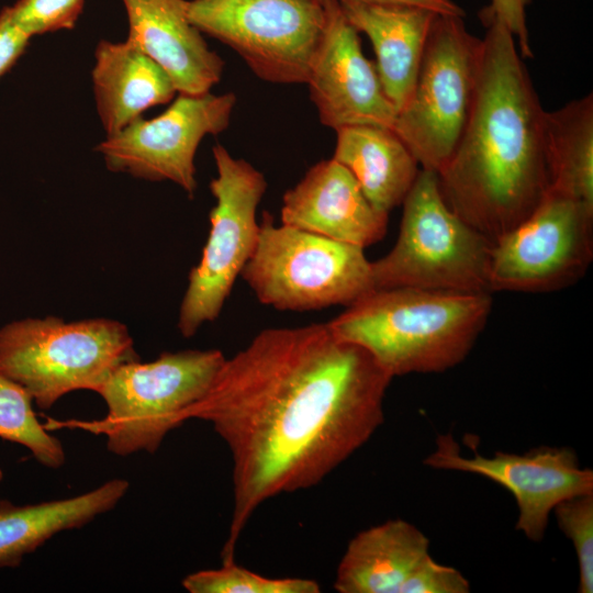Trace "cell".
<instances>
[{"instance_id": "obj_1", "label": "cell", "mask_w": 593, "mask_h": 593, "mask_svg": "<svg viewBox=\"0 0 593 593\" xmlns=\"http://www.w3.org/2000/svg\"><path fill=\"white\" fill-rule=\"evenodd\" d=\"M392 377L327 323L267 328L226 358L183 414L206 421L233 460V512L223 562L255 511L312 488L363 446L384 421Z\"/></svg>"}, {"instance_id": "obj_2", "label": "cell", "mask_w": 593, "mask_h": 593, "mask_svg": "<svg viewBox=\"0 0 593 593\" xmlns=\"http://www.w3.org/2000/svg\"><path fill=\"white\" fill-rule=\"evenodd\" d=\"M486 27L472 109L437 176L448 206L493 243L535 211L549 174L546 111L515 38L501 22Z\"/></svg>"}, {"instance_id": "obj_3", "label": "cell", "mask_w": 593, "mask_h": 593, "mask_svg": "<svg viewBox=\"0 0 593 593\" xmlns=\"http://www.w3.org/2000/svg\"><path fill=\"white\" fill-rule=\"evenodd\" d=\"M490 293L416 288L372 290L327 323L367 350L392 378L441 372L460 363L483 331Z\"/></svg>"}, {"instance_id": "obj_4", "label": "cell", "mask_w": 593, "mask_h": 593, "mask_svg": "<svg viewBox=\"0 0 593 593\" xmlns=\"http://www.w3.org/2000/svg\"><path fill=\"white\" fill-rule=\"evenodd\" d=\"M225 359L219 349H188L163 353L150 362L122 363L97 392L108 407L103 418L48 419L43 425L104 435L108 449L121 457L154 454L184 423V412L206 393Z\"/></svg>"}, {"instance_id": "obj_5", "label": "cell", "mask_w": 593, "mask_h": 593, "mask_svg": "<svg viewBox=\"0 0 593 593\" xmlns=\"http://www.w3.org/2000/svg\"><path fill=\"white\" fill-rule=\"evenodd\" d=\"M402 204L395 245L371 261L373 290L490 293L493 243L448 206L437 174L419 170Z\"/></svg>"}, {"instance_id": "obj_6", "label": "cell", "mask_w": 593, "mask_h": 593, "mask_svg": "<svg viewBox=\"0 0 593 593\" xmlns=\"http://www.w3.org/2000/svg\"><path fill=\"white\" fill-rule=\"evenodd\" d=\"M138 360L127 327L110 318H24L0 328V372L42 410L76 390L98 392L122 363Z\"/></svg>"}, {"instance_id": "obj_7", "label": "cell", "mask_w": 593, "mask_h": 593, "mask_svg": "<svg viewBox=\"0 0 593 593\" xmlns=\"http://www.w3.org/2000/svg\"><path fill=\"white\" fill-rule=\"evenodd\" d=\"M255 253L240 277L260 303L282 311L350 305L373 290L363 248L275 224L264 212Z\"/></svg>"}, {"instance_id": "obj_8", "label": "cell", "mask_w": 593, "mask_h": 593, "mask_svg": "<svg viewBox=\"0 0 593 593\" xmlns=\"http://www.w3.org/2000/svg\"><path fill=\"white\" fill-rule=\"evenodd\" d=\"M482 58V38L461 15L437 13L413 89L392 130L422 169L438 174L451 157L468 122Z\"/></svg>"}, {"instance_id": "obj_9", "label": "cell", "mask_w": 593, "mask_h": 593, "mask_svg": "<svg viewBox=\"0 0 593 593\" xmlns=\"http://www.w3.org/2000/svg\"><path fill=\"white\" fill-rule=\"evenodd\" d=\"M187 15L258 78L291 85L307 81L327 8L326 0H188Z\"/></svg>"}, {"instance_id": "obj_10", "label": "cell", "mask_w": 593, "mask_h": 593, "mask_svg": "<svg viewBox=\"0 0 593 593\" xmlns=\"http://www.w3.org/2000/svg\"><path fill=\"white\" fill-rule=\"evenodd\" d=\"M212 154L216 177L210 182L215 205L210 211V233L202 257L188 277L178 328L191 337L206 322L216 320L258 244L256 212L266 189L262 172L233 157L221 144Z\"/></svg>"}, {"instance_id": "obj_11", "label": "cell", "mask_w": 593, "mask_h": 593, "mask_svg": "<svg viewBox=\"0 0 593 593\" xmlns=\"http://www.w3.org/2000/svg\"><path fill=\"white\" fill-rule=\"evenodd\" d=\"M592 258L593 206L549 189L525 221L493 242L490 289H563L584 276Z\"/></svg>"}, {"instance_id": "obj_12", "label": "cell", "mask_w": 593, "mask_h": 593, "mask_svg": "<svg viewBox=\"0 0 593 593\" xmlns=\"http://www.w3.org/2000/svg\"><path fill=\"white\" fill-rule=\"evenodd\" d=\"M236 101L233 92L179 93L161 114L136 119L107 136L96 150L113 172L171 181L192 197L197 190V149L206 135L227 128Z\"/></svg>"}, {"instance_id": "obj_13", "label": "cell", "mask_w": 593, "mask_h": 593, "mask_svg": "<svg viewBox=\"0 0 593 593\" xmlns=\"http://www.w3.org/2000/svg\"><path fill=\"white\" fill-rule=\"evenodd\" d=\"M424 465L440 470L462 471L482 475L508 490L517 504L516 529L528 539L540 541L549 515L561 501L593 493V472L580 466L572 448L538 447L517 455L496 451L491 457L466 458L452 436L440 435L436 448Z\"/></svg>"}, {"instance_id": "obj_14", "label": "cell", "mask_w": 593, "mask_h": 593, "mask_svg": "<svg viewBox=\"0 0 593 593\" xmlns=\"http://www.w3.org/2000/svg\"><path fill=\"white\" fill-rule=\"evenodd\" d=\"M325 31L306 85L322 124L335 131L355 125L393 127L396 110L376 66L362 52L359 32L337 0H326Z\"/></svg>"}, {"instance_id": "obj_15", "label": "cell", "mask_w": 593, "mask_h": 593, "mask_svg": "<svg viewBox=\"0 0 593 593\" xmlns=\"http://www.w3.org/2000/svg\"><path fill=\"white\" fill-rule=\"evenodd\" d=\"M388 215L377 211L353 174L331 158L312 166L283 194L281 224L365 248L384 237Z\"/></svg>"}, {"instance_id": "obj_16", "label": "cell", "mask_w": 593, "mask_h": 593, "mask_svg": "<svg viewBox=\"0 0 593 593\" xmlns=\"http://www.w3.org/2000/svg\"><path fill=\"white\" fill-rule=\"evenodd\" d=\"M127 41L154 59L177 92L202 94L221 80L224 61L187 15L188 0H121Z\"/></svg>"}, {"instance_id": "obj_17", "label": "cell", "mask_w": 593, "mask_h": 593, "mask_svg": "<svg viewBox=\"0 0 593 593\" xmlns=\"http://www.w3.org/2000/svg\"><path fill=\"white\" fill-rule=\"evenodd\" d=\"M338 2L349 23L370 40L378 76L398 113L413 89L437 13L404 3Z\"/></svg>"}, {"instance_id": "obj_18", "label": "cell", "mask_w": 593, "mask_h": 593, "mask_svg": "<svg viewBox=\"0 0 593 593\" xmlns=\"http://www.w3.org/2000/svg\"><path fill=\"white\" fill-rule=\"evenodd\" d=\"M91 79L107 136L116 134L149 108L171 101L177 93L168 74L127 40L98 43Z\"/></svg>"}, {"instance_id": "obj_19", "label": "cell", "mask_w": 593, "mask_h": 593, "mask_svg": "<svg viewBox=\"0 0 593 593\" xmlns=\"http://www.w3.org/2000/svg\"><path fill=\"white\" fill-rule=\"evenodd\" d=\"M429 556L428 538L404 519H390L358 533L339 561V593H401Z\"/></svg>"}, {"instance_id": "obj_20", "label": "cell", "mask_w": 593, "mask_h": 593, "mask_svg": "<svg viewBox=\"0 0 593 593\" xmlns=\"http://www.w3.org/2000/svg\"><path fill=\"white\" fill-rule=\"evenodd\" d=\"M128 486L126 480L113 479L69 499L23 506L0 500V569L18 567L54 535L80 528L111 511Z\"/></svg>"}, {"instance_id": "obj_21", "label": "cell", "mask_w": 593, "mask_h": 593, "mask_svg": "<svg viewBox=\"0 0 593 593\" xmlns=\"http://www.w3.org/2000/svg\"><path fill=\"white\" fill-rule=\"evenodd\" d=\"M336 133L332 158L353 174L370 204L385 214L402 204L419 170L396 133L376 125L346 126Z\"/></svg>"}, {"instance_id": "obj_22", "label": "cell", "mask_w": 593, "mask_h": 593, "mask_svg": "<svg viewBox=\"0 0 593 593\" xmlns=\"http://www.w3.org/2000/svg\"><path fill=\"white\" fill-rule=\"evenodd\" d=\"M545 141L549 189L593 206V94L546 111Z\"/></svg>"}, {"instance_id": "obj_23", "label": "cell", "mask_w": 593, "mask_h": 593, "mask_svg": "<svg viewBox=\"0 0 593 593\" xmlns=\"http://www.w3.org/2000/svg\"><path fill=\"white\" fill-rule=\"evenodd\" d=\"M25 388L0 372V438L27 448L42 466L57 469L66 455L60 441L41 424Z\"/></svg>"}, {"instance_id": "obj_24", "label": "cell", "mask_w": 593, "mask_h": 593, "mask_svg": "<svg viewBox=\"0 0 593 593\" xmlns=\"http://www.w3.org/2000/svg\"><path fill=\"white\" fill-rule=\"evenodd\" d=\"M182 586L190 593H318L315 580L302 578H268L239 567L234 561L223 562L213 570L187 575Z\"/></svg>"}, {"instance_id": "obj_25", "label": "cell", "mask_w": 593, "mask_h": 593, "mask_svg": "<svg viewBox=\"0 0 593 593\" xmlns=\"http://www.w3.org/2000/svg\"><path fill=\"white\" fill-rule=\"evenodd\" d=\"M559 528L572 541L579 566V592H593V493L577 495L553 508Z\"/></svg>"}, {"instance_id": "obj_26", "label": "cell", "mask_w": 593, "mask_h": 593, "mask_svg": "<svg viewBox=\"0 0 593 593\" xmlns=\"http://www.w3.org/2000/svg\"><path fill=\"white\" fill-rule=\"evenodd\" d=\"M85 0H19L8 7L12 21L29 36L75 27Z\"/></svg>"}, {"instance_id": "obj_27", "label": "cell", "mask_w": 593, "mask_h": 593, "mask_svg": "<svg viewBox=\"0 0 593 593\" xmlns=\"http://www.w3.org/2000/svg\"><path fill=\"white\" fill-rule=\"evenodd\" d=\"M470 584L460 571L429 555L404 583L401 593H468Z\"/></svg>"}, {"instance_id": "obj_28", "label": "cell", "mask_w": 593, "mask_h": 593, "mask_svg": "<svg viewBox=\"0 0 593 593\" xmlns=\"http://www.w3.org/2000/svg\"><path fill=\"white\" fill-rule=\"evenodd\" d=\"M530 0H491L479 15L488 26L494 21L503 23L514 36L518 52L523 58L533 57L527 29L526 9Z\"/></svg>"}, {"instance_id": "obj_29", "label": "cell", "mask_w": 593, "mask_h": 593, "mask_svg": "<svg viewBox=\"0 0 593 593\" xmlns=\"http://www.w3.org/2000/svg\"><path fill=\"white\" fill-rule=\"evenodd\" d=\"M31 36L11 19L8 7L0 12V77L3 76L25 51Z\"/></svg>"}, {"instance_id": "obj_30", "label": "cell", "mask_w": 593, "mask_h": 593, "mask_svg": "<svg viewBox=\"0 0 593 593\" xmlns=\"http://www.w3.org/2000/svg\"><path fill=\"white\" fill-rule=\"evenodd\" d=\"M337 1H360L379 3H404L427 8L439 14L461 15L465 12L454 0H337Z\"/></svg>"}, {"instance_id": "obj_31", "label": "cell", "mask_w": 593, "mask_h": 593, "mask_svg": "<svg viewBox=\"0 0 593 593\" xmlns=\"http://www.w3.org/2000/svg\"><path fill=\"white\" fill-rule=\"evenodd\" d=\"M3 479V471L0 469V482L2 481Z\"/></svg>"}]
</instances>
